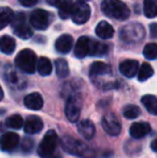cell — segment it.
<instances>
[{
  "label": "cell",
  "mask_w": 157,
  "mask_h": 158,
  "mask_svg": "<svg viewBox=\"0 0 157 158\" xmlns=\"http://www.w3.org/2000/svg\"><path fill=\"white\" fill-rule=\"evenodd\" d=\"M14 17V13L10 8H6V6L1 8V11H0V28L3 29L9 24H12Z\"/></svg>",
  "instance_id": "obj_24"
},
{
  "label": "cell",
  "mask_w": 157,
  "mask_h": 158,
  "mask_svg": "<svg viewBox=\"0 0 157 158\" xmlns=\"http://www.w3.org/2000/svg\"><path fill=\"white\" fill-rule=\"evenodd\" d=\"M16 43L15 40L10 35H2L0 39V50L3 54L11 55L15 51Z\"/></svg>",
  "instance_id": "obj_22"
},
{
  "label": "cell",
  "mask_w": 157,
  "mask_h": 158,
  "mask_svg": "<svg viewBox=\"0 0 157 158\" xmlns=\"http://www.w3.org/2000/svg\"><path fill=\"white\" fill-rule=\"evenodd\" d=\"M53 67L51 60L48 57H41L38 60V66H37V71L42 77H48L52 73Z\"/></svg>",
  "instance_id": "obj_25"
},
{
  "label": "cell",
  "mask_w": 157,
  "mask_h": 158,
  "mask_svg": "<svg viewBox=\"0 0 157 158\" xmlns=\"http://www.w3.org/2000/svg\"><path fill=\"white\" fill-rule=\"evenodd\" d=\"M63 1H64V0H46V2H48L50 6H56V8H58Z\"/></svg>",
  "instance_id": "obj_37"
},
{
  "label": "cell",
  "mask_w": 157,
  "mask_h": 158,
  "mask_svg": "<svg viewBox=\"0 0 157 158\" xmlns=\"http://www.w3.org/2000/svg\"><path fill=\"white\" fill-rule=\"evenodd\" d=\"M4 79L8 82V84H11V85H16L19 84V75L17 73L14 71V69L8 64L6 67V71H4Z\"/></svg>",
  "instance_id": "obj_32"
},
{
  "label": "cell",
  "mask_w": 157,
  "mask_h": 158,
  "mask_svg": "<svg viewBox=\"0 0 157 158\" xmlns=\"http://www.w3.org/2000/svg\"><path fill=\"white\" fill-rule=\"evenodd\" d=\"M102 127L105 129V131L107 133H109L110 135H118L121 133L122 126L119 123L118 118L116 117V115L114 113H108L105 116L102 117V121H101Z\"/></svg>",
  "instance_id": "obj_10"
},
{
  "label": "cell",
  "mask_w": 157,
  "mask_h": 158,
  "mask_svg": "<svg viewBox=\"0 0 157 158\" xmlns=\"http://www.w3.org/2000/svg\"><path fill=\"white\" fill-rule=\"evenodd\" d=\"M139 70V63L134 59H127L119 64V71L126 77H134L138 73Z\"/></svg>",
  "instance_id": "obj_14"
},
{
  "label": "cell",
  "mask_w": 157,
  "mask_h": 158,
  "mask_svg": "<svg viewBox=\"0 0 157 158\" xmlns=\"http://www.w3.org/2000/svg\"><path fill=\"white\" fill-rule=\"evenodd\" d=\"M90 16V6L86 2L79 1L78 3H74L73 10L71 13V19L74 24L82 25L88 21Z\"/></svg>",
  "instance_id": "obj_9"
},
{
  "label": "cell",
  "mask_w": 157,
  "mask_h": 158,
  "mask_svg": "<svg viewBox=\"0 0 157 158\" xmlns=\"http://www.w3.org/2000/svg\"><path fill=\"white\" fill-rule=\"evenodd\" d=\"M78 131L84 139L90 140L94 137L96 128H95V125L92 121H89V119H83V121H81L78 124Z\"/></svg>",
  "instance_id": "obj_18"
},
{
  "label": "cell",
  "mask_w": 157,
  "mask_h": 158,
  "mask_svg": "<svg viewBox=\"0 0 157 158\" xmlns=\"http://www.w3.org/2000/svg\"><path fill=\"white\" fill-rule=\"evenodd\" d=\"M60 144L64 150L71 155H76L81 158H95L96 156L93 148L69 135H65L60 140Z\"/></svg>",
  "instance_id": "obj_1"
},
{
  "label": "cell",
  "mask_w": 157,
  "mask_h": 158,
  "mask_svg": "<svg viewBox=\"0 0 157 158\" xmlns=\"http://www.w3.org/2000/svg\"><path fill=\"white\" fill-rule=\"evenodd\" d=\"M24 121H23V117L19 114H14V115H11L9 116L8 118L6 119V125L9 128H12V129H19L24 126Z\"/></svg>",
  "instance_id": "obj_30"
},
{
  "label": "cell",
  "mask_w": 157,
  "mask_h": 158,
  "mask_svg": "<svg viewBox=\"0 0 157 158\" xmlns=\"http://www.w3.org/2000/svg\"><path fill=\"white\" fill-rule=\"evenodd\" d=\"M1 150L3 152H11L15 150L19 143V137L15 132H6L1 137Z\"/></svg>",
  "instance_id": "obj_11"
},
{
  "label": "cell",
  "mask_w": 157,
  "mask_h": 158,
  "mask_svg": "<svg viewBox=\"0 0 157 158\" xmlns=\"http://www.w3.org/2000/svg\"><path fill=\"white\" fill-rule=\"evenodd\" d=\"M12 30L15 35L23 40H28L32 37V30L26 22L24 13H17L12 22Z\"/></svg>",
  "instance_id": "obj_6"
},
{
  "label": "cell",
  "mask_w": 157,
  "mask_h": 158,
  "mask_svg": "<svg viewBox=\"0 0 157 158\" xmlns=\"http://www.w3.org/2000/svg\"><path fill=\"white\" fill-rule=\"evenodd\" d=\"M112 69L108 64L101 63V61H95L92 64L89 68V75L92 77H101V75H108L111 74Z\"/></svg>",
  "instance_id": "obj_19"
},
{
  "label": "cell",
  "mask_w": 157,
  "mask_h": 158,
  "mask_svg": "<svg viewBox=\"0 0 157 158\" xmlns=\"http://www.w3.org/2000/svg\"><path fill=\"white\" fill-rule=\"evenodd\" d=\"M101 10L108 17L118 21H125L130 16V10L121 0H103Z\"/></svg>",
  "instance_id": "obj_2"
},
{
  "label": "cell",
  "mask_w": 157,
  "mask_h": 158,
  "mask_svg": "<svg viewBox=\"0 0 157 158\" xmlns=\"http://www.w3.org/2000/svg\"><path fill=\"white\" fill-rule=\"evenodd\" d=\"M141 102L152 115H157V98L153 95H145L141 98Z\"/></svg>",
  "instance_id": "obj_23"
},
{
  "label": "cell",
  "mask_w": 157,
  "mask_h": 158,
  "mask_svg": "<svg viewBox=\"0 0 157 158\" xmlns=\"http://www.w3.org/2000/svg\"><path fill=\"white\" fill-rule=\"evenodd\" d=\"M34 148H35V141L34 140H32L31 138H27V137L24 138L23 141H22V143H21L22 151H23L24 153L29 154V153L32 152Z\"/></svg>",
  "instance_id": "obj_34"
},
{
  "label": "cell",
  "mask_w": 157,
  "mask_h": 158,
  "mask_svg": "<svg viewBox=\"0 0 157 158\" xmlns=\"http://www.w3.org/2000/svg\"><path fill=\"white\" fill-rule=\"evenodd\" d=\"M51 22V14L45 10L37 9L30 14V24L35 29L45 30Z\"/></svg>",
  "instance_id": "obj_8"
},
{
  "label": "cell",
  "mask_w": 157,
  "mask_h": 158,
  "mask_svg": "<svg viewBox=\"0 0 157 158\" xmlns=\"http://www.w3.org/2000/svg\"><path fill=\"white\" fill-rule=\"evenodd\" d=\"M151 130L152 128L149 123L138 122V123H134L130 126L129 133L134 139H141V138H144L147 135H149Z\"/></svg>",
  "instance_id": "obj_13"
},
{
  "label": "cell",
  "mask_w": 157,
  "mask_h": 158,
  "mask_svg": "<svg viewBox=\"0 0 157 158\" xmlns=\"http://www.w3.org/2000/svg\"><path fill=\"white\" fill-rule=\"evenodd\" d=\"M48 158H59V156H57V155H52V156H50Z\"/></svg>",
  "instance_id": "obj_39"
},
{
  "label": "cell",
  "mask_w": 157,
  "mask_h": 158,
  "mask_svg": "<svg viewBox=\"0 0 157 158\" xmlns=\"http://www.w3.org/2000/svg\"><path fill=\"white\" fill-rule=\"evenodd\" d=\"M74 3L72 2V0H64L61 2V4L58 6V14L60 16V19H69V16H71L72 10H73Z\"/></svg>",
  "instance_id": "obj_26"
},
{
  "label": "cell",
  "mask_w": 157,
  "mask_h": 158,
  "mask_svg": "<svg viewBox=\"0 0 157 158\" xmlns=\"http://www.w3.org/2000/svg\"><path fill=\"white\" fill-rule=\"evenodd\" d=\"M19 3L23 6H26V8H31V6H36L38 0H19Z\"/></svg>",
  "instance_id": "obj_35"
},
{
  "label": "cell",
  "mask_w": 157,
  "mask_h": 158,
  "mask_svg": "<svg viewBox=\"0 0 157 158\" xmlns=\"http://www.w3.org/2000/svg\"><path fill=\"white\" fill-rule=\"evenodd\" d=\"M43 98L39 93H31L24 98V106L32 111H39L43 106Z\"/></svg>",
  "instance_id": "obj_15"
},
{
  "label": "cell",
  "mask_w": 157,
  "mask_h": 158,
  "mask_svg": "<svg viewBox=\"0 0 157 158\" xmlns=\"http://www.w3.org/2000/svg\"><path fill=\"white\" fill-rule=\"evenodd\" d=\"M151 148L154 151V152H157V139L153 140L151 143Z\"/></svg>",
  "instance_id": "obj_38"
},
{
  "label": "cell",
  "mask_w": 157,
  "mask_h": 158,
  "mask_svg": "<svg viewBox=\"0 0 157 158\" xmlns=\"http://www.w3.org/2000/svg\"><path fill=\"white\" fill-rule=\"evenodd\" d=\"M42 128H43V122L39 116H36V115H29L24 124V131L27 135L39 133L42 130Z\"/></svg>",
  "instance_id": "obj_12"
},
{
  "label": "cell",
  "mask_w": 157,
  "mask_h": 158,
  "mask_svg": "<svg viewBox=\"0 0 157 158\" xmlns=\"http://www.w3.org/2000/svg\"><path fill=\"white\" fill-rule=\"evenodd\" d=\"M153 74L154 70L152 68V66L147 63H144L142 64V66L140 67V69L138 71V80L140 82H144L151 77H153Z\"/></svg>",
  "instance_id": "obj_29"
},
{
  "label": "cell",
  "mask_w": 157,
  "mask_h": 158,
  "mask_svg": "<svg viewBox=\"0 0 157 158\" xmlns=\"http://www.w3.org/2000/svg\"><path fill=\"white\" fill-rule=\"evenodd\" d=\"M15 66L19 70L28 73V74L35 73V71L37 70V66H38V59H37L36 53L30 48L22 50L15 57Z\"/></svg>",
  "instance_id": "obj_3"
},
{
  "label": "cell",
  "mask_w": 157,
  "mask_h": 158,
  "mask_svg": "<svg viewBox=\"0 0 157 158\" xmlns=\"http://www.w3.org/2000/svg\"><path fill=\"white\" fill-rule=\"evenodd\" d=\"M58 143V137L54 130H48L44 135L38 148V155L41 158H48L54 154Z\"/></svg>",
  "instance_id": "obj_4"
},
{
  "label": "cell",
  "mask_w": 157,
  "mask_h": 158,
  "mask_svg": "<svg viewBox=\"0 0 157 158\" xmlns=\"http://www.w3.org/2000/svg\"><path fill=\"white\" fill-rule=\"evenodd\" d=\"M150 32H151V37L157 39V24L153 23L150 25Z\"/></svg>",
  "instance_id": "obj_36"
},
{
  "label": "cell",
  "mask_w": 157,
  "mask_h": 158,
  "mask_svg": "<svg viewBox=\"0 0 157 158\" xmlns=\"http://www.w3.org/2000/svg\"><path fill=\"white\" fill-rule=\"evenodd\" d=\"M73 45V38L70 35H63L55 42V48L60 54H68Z\"/></svg>",
  "instance_id": "obj_16"
},
{
  "label": "cell",
  "mask_w": 157,
  "mask_h": 158,
  "mask_svg": "<svg viewBox=\"0 0 157 158\" xmlns=\"http://www.w3.org/2000/svg\"><path fill=\"white\" fill-rule=\"evenodd\" d=\"M109 52V45L97 40L90 39L89 43V56H103Z\"/></svg>",
  "instance_id": "obj_20"
},
{
  "label": "cell",
  "mask_w": 157,
  "mask_h": 158,
  "mask_svg": "<svg viewBox=\"0 0 157 158\" xmlns=\"http://www.w3.org/2000/svg\"><path fill=\"white\" fill-rule=\"evenodd\" d=\"M82 109V98L80 95H71L67 100L66 103L65 113L67 118L71 123L78 122Z\"/></svg>",
  "instance_id": "obj_7"
},
{
  "label": "cell",
  "mask_w": 157,
  "mask_h": 158,
  "mask_svg": "<svg viewBox=\"0 0 157 158\" xmlns=\"http://www.w3.org/2000/svg\"><path fill=\"white\" fill-rule=\"evenodd\" d=\"M119 35L124 42L137 43V42H140L144 37V29L141 24L130 23L122 28Z\"/></svg>",
  "instance_id": "obj_5"
},
{
  "label": "cell",
  "mask_w": 157,
  "mask_h": 158,
  "mask_svg": "<svg viewBox=\"0 0 157 158\" xmlns=\"http://www.w3.org/2000/svg\"><path fill=\"white\" fill-rule=\"evenodd\" d=\"M144 15L149 19H153L157 15V0H144L143 3Z\"/></svg>",
  "instance_id": "obj_28"
},
{
  "label": "cell",
  "mask_w": 157,
  "mask_h": 158,
  "mask_svg": "<svg viewBox=\"0 0 157 158\" xmlns=\"http://www.w3.org/2000/svg\"><path fill=\"white\" fill-rule=\"evenodd\" d=\"M96 35L103 40L111 39L114 35V29H113V27H112V25H110L108 22L102 21L97 25Z\"/></svg>",
  "instance_id": "obj_21"
},
{
  "label": "cell",
  "mask_w": 157,
  "mask_h": 158,
  "mask_svg": "<svg viewBox=\"0 0 157 158\" xmlns=\"http://www.w3.org/2000/svg\"><path fill=\"white\" fill-rule=\"evenodd\" d=\"M141 114V110L139 106H134V104H129V106H126L123 110V115L124 117L128 119H134L137 118L139 115Z\"/></svg>",
  "instance_id": "obj_31"
},
{
  "label": "cell",
  "mask_w": 157,
  "mask_h": 158,
  "mask_svg": "<svg viewBox=\"0 0 157 158\" xmlns=\"http://www.w3.org/2000/svg\"><path fill=\"white\" fill-rule=\"evenodd\" d=\"M89 43L90 38L86 35H82L78 39L76 46H74V55L78 58H84L89 54Z\"/></svg>",
  "instance_id": "obj_17"
},
{
  "label": "cell",
  "mask_w": 157,
  "mask_h": 158,
  "mask_svg": "<svg viewBox=\"0 0 157 158\" xmlns=\"http://www.w3.org/2000/svg\"><path fill=\"white\" fill-rule=\"evenodd\" d=\"M143 56L149 60L157 59V44L156 43H149L143 48Z\"/></svg>",
  "instance_id": "obj_33"
},
{
  "label": "cell",
  "mask_w": 157,
  "mask_h": 158,
  "mask_svg": "<svg viewBox=\"0 0 157 158\" xmlns=\"http://www.w3.org/2000/svg\"><path fill=\"white\" fill-rule=\"evenodd\" d=\"M78 1H82V2H86V1H88V0H78Z\"/></svg>",
  "instance_id": "obj_40"
},
{
  "label": "cell",
  "mask_w": 157,
  "mask_h": 158,
  "mask_svg": "<svg viewBox=\"0 0 157 158\" xmlns=\"http://www.w3.org/2000/svg\"><path fill=\"white\" fill-rule=\"evenodd\" d=\"M55 70H56V74L59 79H65V77H67L70 72L67 61L64 58H58L55 60Z\"/></svg>",
  "instance_id": "obj_27"
}]
</instances>
